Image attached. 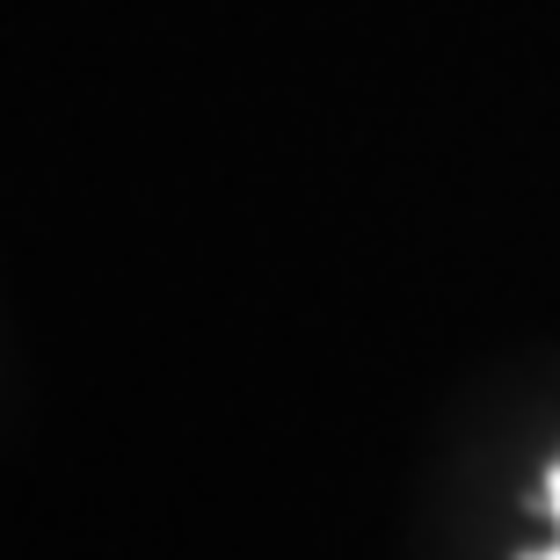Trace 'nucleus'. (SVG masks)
<instances>
[{"label": "nucleus", "mask_w": 560, "mask_h": 560, "mask_svg": "<svg viewBox=\"0 0 560 560\" xmlns=\"http://www.w3.org/2000/svg\"><path fill=\"white\" fill-rule=\"evenodd\" d=\"M546 510H553V524H560V458H553V474H546ZM532 560H560V539L546 546V553H532Z\"/></svg>", "instance_id": "nucleus-1"}]
</instances>
